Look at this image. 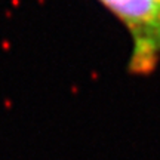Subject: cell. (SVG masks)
Segmentation results:
<instances>
[{
  "label": "cell",
  "instance_id": "cell-1",
  "mask_svg": "<svg viewBox=\"0 0 160 160\" xmlns=\"http://www.w3.org/2000/svg\"><path fill=\"white\" fill-rule=\"evenodd\" d=\"M129 30L132 52L129 68L148 74L160 59V0H99Z\"/></svg>",
  "mask_w": 160,
  "mask_h": 160
}]
</instances>
